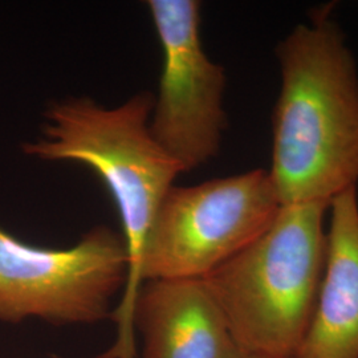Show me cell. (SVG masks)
<instances>
[{
  "label": "cell",
  "mask_w": 358,
  "mask_h": 358,
  "mask_svg": "<svg viewBox=\"0 0 358 358\" xmlns=\"http://www.w3.org/2000/svg\"><path fill=\"white\" fill-rule=\"evenodd\" d=\"M334 6L315 8L276 45L280 92L269 177L280 205L331 203L358 185V68Z\"/></svg>",
  "instance_id": "cell-1"
},
{
  "label": "cell",
  "mask_w": 358,
  "mask_h": 358,
  "mask_svg": "<svg viewBox=\"0 0 358 358\" xmlns=\"http://www.w3.org/2000/svg\"><path fill=\"white\" fill-rule=\"evenodd\" d=\"M154 97L141 92L115 108L88 97L50 103L36 141L23 153L41 161H72L92 169L113 198L128 254V278L112 319L118 333L112 355H136L133 310L141 289V260L155 211L182 171L154 140L150 115Z\"/></svg>",
  "instance_id": "cell-2"
},
{
  "label": "cell",
  "mask_w": 358,
  "mask_h": 358,
  "mask_svg": "<svg viewBox=\"0 0 358 358\" xmlns=\"http://www.w3.org/2000/svg\"><path fill=\"white\" fill-rule=\"evenodd\" d=\"M329 205L282 206L256 239L206 276L244 352L294 358L324 276Z\"/></svg>",
  "instance_id": "cell-3"
},
{
  "label": "cell",
  "mask_w": 358,
  "mask_h": 358,
  "mask_svg": "<svg viewBox=\"0 0 358 358\" xmlns=\"http://www.w3.org/2000/svg\"><path fill=\"white\" fill-rule=\"evenodd\" d=\"M282 207L268 170L173 186L146 236L142 282L205 279L266 230Z\"/></svg>",
  "instance_id": "cell-4"
},
{
  "label": "cell",
  "mask_w": 358,
  "mask_h": 358,
  "mask_svg": "<svg viewBox=\"0 0 358 358\" xmlns=\"http://www.w3.org/2000/svg\"><path fill=\"white\" fill-rule=\"evenodd\" d=\"M128 278L121 234L97 226L68 248L26 243L0 226V321L90 325L112 319Z\"/></svg>",
  "instance_id": "cell-5"
},
{
  "label": "cell",
  "mask_w": 358,
  "mask_h": 358,
  "mask_svg": "<svg viewBox=\"0 0 358 358\" xmlns=\"http://www.w3.org/2000/svg\"><path fill=\"white\" fill-rule=\"evenodd\" d=\"M201 7L196 0L148 1L162 50L150 131L183 173L215 158L227 129L226 73L203 50Z\"/></svg>",
  "instance_id": "cell-6"
},
{
  "label": "cell",
  "mask_w": 358,
  "mask_h": 358,
  "mask_svg": "<svg viewBox=\"0 0 358 358\" xmlns=\"http://www.w3.org/2000/svg\"><path fill=\"white\" fill-rule=\"evenodd\" d=\"M141 358H236L242 349L205 279L142 284L133 310Z\"/></svg>",
  "instance_id": "cell-7"
},
{
  "label": "cell",
  "mask_w": 358,
  "mask_h": 358,
  "mask_svg": "<svg viewBox=\"0 0 358 358\" xmlns=\"http://www.w3.org/2000/svg\"><path fill=\"white\" fill-rule=\"evenodd\" d=\"M328 247L316 308L294 358H358V192L329 205Z\"/></svg>",
  "instance_id": "cell-8"
},
{
  "label": "cell",
  "mask_w": 358,
  "mask_h": 358,
  "mask_svg": "<svg viewBox=\"0 0 358 358\" xmlns=\"http://www.w3.org/2000/svg\"><path fill=\"white\" fill-rule=\"evenodd\" d=\"M236 358H271L267 357V356H262V355H256V353H248V352H244L242 350L241 353H239V356Z\"/></svg>",
  "instance_id": "cell-9"
}]
</instances>
